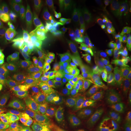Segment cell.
<instances>
[{
    "instance_id": "cell-15",
    "label": "cell",
    "mask_w": 131,
    "mask_h": 131,
    "mask_svg": "<svg viewBox=\"0 0 131 131\" xmlns=\"http://www.w3.org/2000/svg\"><path fill=\"white\" fill-rule=\"evenodd\" d=\"M15 109L18 118L26 122H31L35 119L28 113L26 103V85H24L19 90L15 100Z\"/></svg>"
},
{
    "instance_id": "cell-25",
    "label": "cell",
    "mask_w": 131,
    "mask_h": 131,
    "mask_svg": "<svg viewBox=\"0 0 131 131\" xmlns=\"http://www.w3.org/2000/svg\"><path fill=\"white\" fill-rule=\"evenodd\" d=\"M0 4H1V2H0Z\"/></svg>"
},
{
    "instance_id": "cell-26",
    "label": "cell",
    "mask_w": 131,
    "mask_h": 131,
    "mask_svg": "<svg viewBox=\"0 0 131 131\" xmlns=\"http://www.w3.org/2000/svg\"><path fill=\"white\" fill-rule=\"evenodd\" d=\"M0 61H1V58H0Z\"/></svg>"
},
{
    "instance_id": "cell-11",
    "label": "cell",
    "mask_w": 131,
    "mask_h": 131,
    "mask_svg": "<svg viewBox=\"0 0 131 131\" xmlns=\"http://www.w3.org/2000/svg\"><path fill=\"white\" fill-rule=\"evenodd\" d=\"M29 56L39 65L45 66L47 63V56L51 50L50 43L36 31H32L27 42Z\"/></svg>"
},
{
    "instance_id": "cell-2",
    "label": "cell",
    "mask_w": 131,
    "mask_h": 131,
    "mask_svg": "<svg viewBox=\"0 0 131 131\" xmlns=\"http://www.w3.org/2000/svg\"><path fill=\"white\" fill-rule=\"evenodd\" d=\"M0 58L7 65L14 68L24 66L30 59L26 42L15 38L1 24Z\"/></svg>"
},
{
    "instance_id": "cell-16",
    "label": "cell",
    "mask_w": 131,
    "mask_h": 131,
    "mask_svg": "<svg viewBox=\"0 0 131 131\" xmlns=\"http://www.w3.org/2000/svg\"><path fill=\"white\" fill-rule=\"evenodd\" d=\"M67 6V2L65 0H39L32 3V7L50 11L62 13Z\"/></svg>"
},
{
    "instance_id": "cell-9",
    "label": "cell",
    "mask_w": 131,
    "mask_h": 131,
    "mask_svg": "<svg viewBox=\"0 0 131 131\" xmlns=\"http://www.w3.org/2000/svg\"><path fill=\"white\" fill-rule=\"evenodd\" d=\"M76 43L74 22L69 15H64L58 35V46L62 56L65 58L69 59L74 56Z\"/></svg>"
},
{
    "instance_id": "cell-20",
    "label": "cell",
    "mask_w": 131,
    "mask_h": 131,
    "mask_svg": "<svg viewBox=\"0 0 131 131\" xmlns=\"http://www.w3.org/2000/svg\"><path fill=\"white\" fill-rule=\"evenodd\" d=\"M105 131H127V124L124 122L114 121L106 127Z\"/></svg>"
},
{
    "instance_id": "cell-1",
    "label": "cell",
    "mask_w": 131,
    "mask_h": 131,
    "mask_svg": "<svg viewBox=\"0 0 131 131\" xmlns=\"http://www.w3.org/2000/svg\"><path fill=\"white\" fill-rule=\"evenodd\" d=\"M75 50L83 85L90 86L94 80L97 71L98 44L94 35L88 16L82 13L80 30Z\"/></svg>"
},
{
    "instance_id": "cell-17",
    "label": "cell",
    "mask_w": 131,
    "mask_h": 131,
    "mask_svg": "<svg viewBox=\"0 0 131 131\" xmlns=\"http://www.w3.org/2000/svg\"><path fill=\"white\" fill-rule=\"evenodd\" d=\"M23 73L28 81V84L35 90H44L45 82L38 72L30 65L26 64L24 66Z\"/></svg>"
},
{
    "instance_id": "cell-18",
    "label": "cell",
    "mask_w": 131,
    "mask_h": 131,
    "mask_svg": "<svg viewBox=\"0 0 131 131\" xmlns=\"http://www.w3.org/2000/svg\"><path fill=\"white\" fill-rule=\"evenodd\" d=\"M107 85L116 88L127 93L131 95V75L130 74L116 80L114 82L108 83Z\"/></svg>"
},
{
    "instance_id": "cell-7",
    "label": "cell",
    "mask_w": 131,
    "mask_h": 131,
    "mask_svg": "<svg viewBox=\"0 0 131 131\" xmlns=\"http://www.w3.org/2000/svg\"><path fill=\"white\" fill-rule=\"evenodd\" d=\"M90 115L98 131H105L112 122L116 121L108 106L104 95L99 91L89 98Z\"/></svg>"
},
{
    "instance_id": "cell-23",
    "label": "cell",
    "mask_w": 131,
    "mask_h": 131,
    "mask_svg": "<svg viewBox=\"0 0 131 131\" xmlns=\"http://www.w3.org/2000/svg\"><path fill=\"white\" fill-rule=\"evenodd\" d=\"M1 86H4V85H3V84L0 82V87H1Z\"/></svg>"
},
{
    "instance_id": "cell-24",
    "label": "cell",
    "mask_w": 131,
    "mask_h": 131,
    "mask_svg": "<svg viewBox=\"0 0 131 131\" xmlns=\"http://www.w3.org/2000/svg\"><path fill=\"white\" fill-rule=\"evenodd\" d=\"M75 131H77V130H76V129H75Z\"/></svg>"
},
{
    "instance_id": "cell-12",
    "label": "cell",
    "mask_w": 131,
    "mask_h": 131,
    "mask_svg": "<svg viewBox=\"0 0 131 131\" xmlns=\"http://www.w3.org/2000/svg\"><path fill=\"white\" fill-rule=\"evenodd\" d=\"M26 85V103L28 113L35 119L50 103L51 97L44 90H35Z\"/></svg>"
},
{
    "instance_id": "cell-22",
    "label": "cell",
    "mask_w": 131,
    "mask_h": 131,
    "mask_svg": "<svg viewBox=\"0 0 131 131\" xmlns=\"http://www.w3.org/2000/svg\"><path fill=\"white\" fill-rule=\"evenodd\" d=\"M127 48H128V52L131 56V29L128 35V40H127Z\"/></svg>"
},
{
    "instance_id": "cell-5",
    "label": "cell",
    "mask_w": 131,
    "mask_h": 131,
    "mask_svg": "<svg viewBox=\"0 0 131 131\" xmlns=\"http://www.w3.org/2000/svg\"><path fill=\"white\" fill-rule=\"evenodd\" d=\"M104 95L106 101L116 121L124 122L131 120V95L106 85L99 90Z\"/></svg>"
},
{
    "instance_id": "cell-3",
    "label": "cell",
    "mask_w": 131,
    "mask_h": 131,
    "mask_svg": "<svg viewBox=\"0 0 131 131\" xmlns=\"http://www.w3.org/2000/svg\"><path fill=\"white\" fill-rule=\"evenodd\" d=\"M99 65L103 76L108 80V83L114 82L130 74L129 71L115 54L110 42L104 35H101L100 37Z\"/></svg>"
},
{
    "instance_id": "cell-4",
    "label": "cell",
    "mask_w": 131,
    "mask_h": 131,
    "mask_svg": "<svg viewBox=\"0 0 131 131\" xmlns=\"http://www.w3.org/2000/svg\"><path fill=\"white\" fill-rule=\"evenodd\" d=\"M31 15L34 24L39 31H41L53 45H58V35L64 15L62 13L50 12L34 7L31 9Z\"/></svg>"
},
{
    "instance_id": "cell-21",
    "label": "cell",
    "mask_w": 131,
    "mask_h": 131,
    "mask_svg": "<svg viewBox=\"0 0 131 131\" xmlns=\"http://www.w3.org/2000/svg\"><path fill=\"white\" fill-rule=\"evenodd\" d=\"M75 129L77 131H98L96 129L95 126L94 125L93 122L91 119L89 121L86 122V124L82 127H81V128H76L75 127Z\"/></svg>"
},
{
    "instance_id": "cell-8",
    "label": "cell",
    "mask_w": 131,
    "mask_h": 131,
    "mask_svg": "<svg viewBox=\"0 0 131 131\" xmlns=\"http://www.w3.org/2000/svg\"><path fill=\"white\" fill-rule=\"evenodd\" d=\"M68 115L76 128H81L89 121V105L83 95L74 89L69 91V110Z\"/></svg>"
},
{
    "instance_id": "cell-14",
    "label": "cell",
    "mask_w": 131,
    "mask_h": 131,
    "mask_svg": "<svg viewBox=\"0 0 131 131\" xmlns=\"http://www.w3.org/2000/svg\"><path fill=\"white\" fill-rule=\"evenodd\" d=\"M20 87L16 83L7 84L0 88V109L7 112L13 107Z\"/></svg>"
},
{
    "instance_id": "cell-6",
    "label": "cell",
    "mask_w": 131,
    "mask_h": 131,
    "mask_svg": "<svg viewBox=\"0 0 131 131\" xmlns=\"http://www.w3.org/2000/svg\"><path fill=\"white\" fill-rule=\"evenodd\" d=\"M104 26L113 37L118 36L126 17V2L122 0H103L101 2Z\"/></svg>"
},
{
    "instance_id": "cell-10",
    "label": "cell",
    "mask_w": 131,
    "mask_h": 131,
    "mask_svg": "<svg viewBox=\"0 0 131 131\" xmlns=\"http://www.w3.org/2000/svg\"><path fill=\"white\" fill-rule=\"evenodd\" d=\"M0 24L13 35L21 42H26L27 26L24 16L15 8H9L0 18Z\"/></svg>"
},
{
    "instance_id": "cell-19",
    "label": "cell",
    "mask_w": 131,
    "mask_h": 131,
    "mask_svg": "<svg viewBox=\"0 0 131 131\" xmlns=\"http://www.w3.org/2000/svg\"><path fill=\"white\" fill-rule=\"evenodd\" d=\"M59 131H75V127L69 117L68 113H66V114L63 118Z\"/></svg>"
},
{
    "instance_id": "cell-13",
    "label": "cell",
    "mask_w": 131,
    "mask_h": 131,
    "mask_svg": "<svg viewBox=\"0 0 131 131\" xmlns=\"http://www.w3.org/2000/svg\"><path fill=\"white\" fill-rule=\"evenodd\" d=\"M65 112H58L50 115H46L34 120V125L41 126L39 131H59Z\"/></svg>"
}]
</instances>
